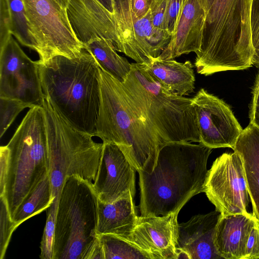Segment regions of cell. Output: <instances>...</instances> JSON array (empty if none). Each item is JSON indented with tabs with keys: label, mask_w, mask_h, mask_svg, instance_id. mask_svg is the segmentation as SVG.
I'll use <instances>...</instances> for the list:
<instances>
[{
	"label": "cell",
	"mask_w": 259,
	"mask_h": 259,
	"mask_svg": "<svg viewBox=\"0 0 259 259\" xmlns=\"http://www.w3.org/2000/svg\"><path fill=\"white\" fill-rule=\"evenodd\" d=\"M212 149L201 143H165L153 171L138 172L141 215L179 212L192 197L204 192Z\"/></svg>",
	"instance_id": "1"
},
{
	"label": "cell",
	"mask_w": 259,
	"mask_h": 259,
	"mask_svg": "<svg viewBox=\"0 0 259 259\" xmlns=\"http://www.w3.org/2000/svg\"><path fill=\"white\" fill-rule=\"evenodd\" d=\"M45 98L70 125L95 136L100 106V67L89 52L73 59L36 61Z\"/></svg>",
	"instance_id": "2"
},
{
	"label": "cell",
	"mask_w": 259,
	"mask_h": 259,
	"mask_svg": "<svg viewBox=\"0 0 259 259\" xmlns=\"http://www.w3.org/2000/svg\"><path fill=\"white\" fill-rule=\"evenodd\" d=\"M100 85L95 136L117 145L138 172L151 173L166 142L135 105L122 82L100 67Z\"/></svg>",
	"instance_id": "3"
},
{
	"label": "cell",
	"mask_w": 259,
	"mask_h": 259,
	"mask_svg": "<svg viewBox=\"0 0 259 259\" xmlns=\"http://www.w3.org/2000/svg\"><path fill=\"white\" fill-rule=\"evenodd\" d=\"M253 1L214 0L206 13L200 50L196 53L198 73L207 76L252 66Z\"/></svg>",
	"instance_id": "4"
},
{
	"label": "cell",
	"mask_w": 259,
	"mask_h": 259,
	"mask_svg": "<svg viewBox=\"0 0 259 259\" xmlns=\"http://www.w3.org/2000/svg\"><path fill=\"white\" fill-rule=\"evenodd\" d=\"M98 203L92 182L66 177L58 205L53 259H104L97 233Z\"/></svg>",
	"instance_id": "5"
},
{
	"label": "cell",
	"mask_w": 259,
	"mask_h": 259,
	"mask_svg": "<svg viewBox=\"0 0 259 259\" xmlns=\"http://www.w3.org/2000/svg\"><path fill=\"white\" fill-rule=\"evenodd\" d=\"M6 174L0 182L12 219L29 192L49 174L46 118L42 106L30 108L9 142Z\"/></svg>",
	"instance_id": "6"
},
{
	"label": "cell",
	"mask_w": 259,
	"mask_h": 259,
	"mask_svg": "<svg viewBox=\"0 0 259 259\" xmlns=\"http://www.w3.org/2000/svg\"><path fill=\"white\" fill-rule=\"evenodd\" d=\"M122 83L135 105L165 142L200 143L192 98L167 90L141 63H132Z\"/></svg>",
	"instance_id": "7"
},
{
	"label": "cell",
	"mask_w": 259,
	"mask_h": 259,
	"mask_svg": "<svg viewBox=\"0 0 259 259\" xmlns=\"http://www.w3.org/2000/svg\"><path fill=\"white\" fill-rule=\"evenodd\" d=\"M42 106L46 118L49 176L54 199L50 206L57 209L66 177L75 176L90 182L95 181L103 143H96L93 136L72 127L46 98Z\"/></svg>",
	"instance_id": "8"
},
{
	"label": "cell",
	"mask_w": 259,
	"mask_h": 259,
	"mask_svg": "<svg viewBox=\"0 0 259 259\" xmlns=\"http://www.w3.org/2000/svg\"><path fill=\"white\" fill-rule=\"evenodd\" d=\"M28 30L39 63L57 56L79 57L83 44L75 34L66 9L56 0H23Z\"/></svg>",
	"instance_id": "9"
},
{
	"label": "cell",
	"mask_w": 259,
	"mask_h": 259,
	"mask_svg": "<svg viewBox=\"0 0 259 259\" xmlns=\"http://www.w3.org/2000/svg\"><path fill=\"white\" fill-rule=\"evenodd\" d=\"M204 192L221 215L248 212L249 194L237 153H224L214 161L208 170Z\"/></svg>",
	"instance_id": "10"
},
{
	"label": "cell",
	"mask_w": 259,
	"mask_h": 259,
	"mask_svg": "<svg viewBox=\"0 0 259 259\" xmlns=\"http://www.w3.org/2000/svg\"><path fill=\"white\" fill-rule=\"evenodd\" d=\"M0 98L42 106L45 96L36 61L22 50L12 35L0 49Z\"/></svg>",
	"instance_id": "11"
},
{
	"label": "cell",
	"mask_w": 259,
	"mask_h": 259,
	"mask_svg": "<svg viewBox=\"0 0 259 259\" xmlns=\"http://www.w3.org/2000/svg\"><path fill=\"white\" fill-rule=\"evenodd\" d=\"M200 143L210 148L234 150L243 130L230 106L223 100L201 89L192 98Z\"/></svg>",
	"instance_id": "12"
},
{
	"label": "cell",
	"mask_w": 259,
	"mask_h": 259,
	"mask_svg": "<svg viewBox=\"0 0 259 259\" xmlns=\"http://www.w3.org/2000/svg\"><path fill=\"white\" fill-rule=\"evenodd\" d=\"M103 143L100 162L93 183L99 200L112 203L136 194V169L121 150L111 142Z\"/></svg>",
	"instance_id": "13"
},
{
	"label": "cell",
	"mask_w": 259,
	"mask_h": 259,
	"mask_svg": "<svg viewBox=\"0 0 259 259\" xmlns=\"http://www.w3.org/2000/svg\"><path fill=\"white\" fill-rule=\"evenodd\" d=\"M66 9L73 31L83 45L92 38L103 37L122 53L114 15L99 1L68 0Z\"/></svg>",
	"instance_id": "14"
},
{
	"label": "cell",
	"mask_w": 259,
	"mask_h": 259,
	"mask_svg": "<svg viewBox=\"0 0 259 259\" xmlns=\"http://www.w3.org/2000/svg\"><path fill=\"white\" fill-rule=\"evenodd\" d=\"M178 213L138 216L134 229L126 239L147 253L151 259H176Z\"/></svg>",
	"instance_id": "15"
},
{
	"label": "cell",
	"mask_w": 259,
	"mask_h": 259,
	"mask_svg": "<svg viewBox=\"0 0 259 259\" xmlns=\"http://www.w3.org/2000/svg\"><path fill=\"white\" fill-rule=\"evenodd\" d=\"M206 15L204 0H185L174 34L157 58L174 59L201 48Z\"/></svg>",
	"instance_id": "16"
},
{
	"label": "cell",
	"mask_w": 259,
	"mask_h": 259,
	"mask_svg": "<svg viewBox=\"0 0 259 259\" xmlns=\"http://www.w3.org/2000/svg\"><path fill=\"white\" fill-rule=\"evenodd\" d=\"M221 213L215 210L192 217L178 224L176 247L186 251L191 259H219L214 244V235Z\"/></svg>",
	"instance_id": "17"
},
{
	"label": "cell",
	"mask_w": 259,
	"mask_h": 259,
	"mask_svg": "<svg viewBox=\"0 0 259 259\" xmlns=\"http://www.w3.org/2000/svg\"><path fill=\"white\" fill-rule=\"evenodd\" d=\"M258 222L253 212L221 214L214 235V244L219 255L226 259H244L249 234Z\"/></svg>",
	"instance_id": "18"
},
{
	"label": "cell",
	"mask_w": 259,
	"mask_h": 259,
	"mask_svg": "<svg viewBox=\"0 0 259 259\" xmlns=\"http://www.w3.org/2000/svg\"><path fill=\"white\" fill-rule=\"evenodd\" d=\"M132 195L112 203L98 199L97 233L112 234L126 239L134 229L138 216Z\"/></svg>",
	"instance_id": "19"
},
{
	"label": "cell",
	"mask_w": 259,
	"mask_h": 259,
	"mask_svg": "<svg viewBox=\"0 0 259 259\" xmlns=\"http://www.w3.org/2000/svg\"><path fill=\"white\" fill-rule=\"evenodd\" d=\"M233 150L242 159L252 212L259 221V128L249 122Z\"/></svg>",
	"instance_id": "20"
},
{
	"label": "cell",
	"mask_w": 259,
	"mask_h": 259,
	"mask_svg": "<svg viewBox=\"0 0 259 259\" xmlns=\"http://www.w3.org/2000/svg\"><path fill=\"white\" fill-rule=\"evenodd\" d=\"M160 84L170 92L181 96L188 95L195 89V75L191 61L155 59L144 64Z\"/></svg>",
	"instance_id": "21"
},
{
	"label": "cell",
	"mask_w": 259,
	"mask_h": 259,
	"mask_svg": "<svg viewBox=\"0 0 259 259\" xmlns=\"http://www.w3.org/2000/svg\"><path fill=\"white\" fill-rule=\"evenodd\" d=\"M84 49L91 53L99 67L110 75L123 82L130 73L132 63L120 56L113 44L103 37H96L83 45Z\"/></svg>",
	"instance_id": "22"
},
{
	"label": "cell",
	"mask_w": 259,
	"mask_h": 259,
	"mask_svg": "<svg viewBox=\"0 0 259 259\" xmlns=\"http://www.w3.org/2000/svg\"><path fill=\"white\" fill-rule=\"evenodd\" d=\"M114 16L122 46V53L141 63L140 53L134 29L137 18L132 11L131 0H112Z\"/></svg>",
	"instance_id": "23"
},
{
	"label": "cell",
	"mask_w": 259,
	"mask_h": 259,
	"mask_svg": "<svg viewBox=\"0 0 259 259\" xmlns=\"http://www.w3.org/2000/svg\"><path fill=\"white\" fill-rule=\"evenodd\" d=\"M53 200L48 174L27 195L12 219L18 227L26 220L47 209Z\"/></svg>",
	"instance_id": "24"
},
{
	"label": "cell",
	"mask_w": 259,
	"mask_h": 259,
	"mask_svg": "<svg viewBox=\"0 0 259 259\" xmlns=\"http://www.w3.org/2000/svg\"><path fill=\"white\" fill-rule=\"evenodd\" d=\"M98 236L104 259H151L147 253L126 239L112 234Z\"/></svg>",
	"instance_id": "25"
},
{
	"label": "cell",
	"mask_w": 259,
	"mask_h": 259,
	"mask_svg": "<svg viewBox=\"0 0 259 259\" xmlns=\"http://www.w3.org/2000/svg\"><path fill=\"white\" fill-rule=\"evenodd\" d=\"M11 23V34L22 45L35 50L30 35L23 0H6Z\"/></svg>",
	"instance_id": "26"
},
{
	"label": "cell",
	"mask_w": 259,
	"mask_h": 259,
	"mask_svg": "<svg viewBox=\"0 0 259 259\" xmlns=\"http://www.w3.org/2000/svg\"><path fill=\"white\" fill-rule=\"evenodd\" d=\"M34 106L14 99L0 98V138L24 109Z\"/></svg>",
	"instance_id": "27"
},
{
	"label": "cell",
	"mask_w": 259,
	"mask_h": 259,
	"mask_svg": "<svg viewBox=\"0 0 259 259\" xmlns=\"http://www.w3.org/2000/svg\"><path fill=\"white\" fill-rule=\"evenodd\" d=\"M0 258L5 255L13 232L18 227L13 221L5 198L0 196Z\"/></svg>",
	"instance_id": "28"
},
{
	"label": "cell",
	"mask_w": 259,
	"mask_h": 259,
	"mask_svg": "<svg viewBox=\"0 0 259 259\" xmlns=\"http://www.w3.org/2000/svg\"><path fill=\"white\" fill-rule=\"evenodd\" d=\"M56 215L57 212L47 209L46 223L40 246L41 259H53Z\"/></svg>",
	"instance_id": "29"
},
{
	"label": "cell",
	"mask_w": 259,
	"mask_h": 259,
	"mask_svg": "<svg viewBox=\"0 0 259 259\" xmlns=\"http://www.w3.org/2000/svg\"><path fill=\"white\" fill-rule=\"evenodd\" d=\"M251 36L254 51L252 64L259 67V0H253L251 13Z\"/></svg>",
	"instance_id": "30"
},
{
	"label": "cell",
	"mask_w": 259,
	"mask_h": 259,
	"mask_svg": "<svg viewBox=\"0 0 259 259\" xmlns=\"http://www.w3.org/2000/svg\"><path fill=\"white\" fill-rule=\"evenodd\" d=\"M185 0H169L165 29L172 36L175 31Z\"/></svg>",
	"instance_id": "31"
},
{
	"label": "cell",
	"mask_w": 259,
	"mask_h": 259,
	"mask_svg": "<svg viewBox=\"0 0 259 259\" xmlns=\"http://www.w3.org/2000/svg\"><path fill=\"white\" fill-rule=\"evenodd\" d=\"M11 34V23L6 0H0V49L7 44Z\"/></svg>",
	"instance_id": "32"
},
{
	"label": "cell",
	"mask_w": 259,
	"mask_h": 259,
	"mask_svg": "<svg viewBox=\"0 0 259 259\" xmlns=\"http://www.w3.org/2000/svg\"><path fill=\"white\" fill-rule=\"evenodd\" d=\"M169 0H152L150 4V12L153 26L166 30L165 20Z\"/></svg>",
	"instance_id": "33"
},
{
	"label": "cell",
	"mask_w": 259,
	"mask_h": 259,
	"mask_svg": "<svg viewBox=\"0 0 259 259\" xmlns=\"http://www.w3.org/2000/svg\"><path fill=\"white\" fill-rule=\"evenodd\" d=\"M259 258V222L252 228L245 248L244 259Z\"/></svg>",
	"instance_id": "34"
},
{
	"label": "cell",
	"mask_w": 259,
	"mask_h": 259,
	"mask_svg": "<svg viewBox=\"0 0 259 259\" xmlns=\"http://www.w3.org/2000/svg\"><path fill=\"white\" fill-rule=\"evenodd\" d=\"M249 112L250 123L259 128V71L255 78Z\"/></svg>",
	"instance_id": "35"
},
{
	"label": "cell",
	"mask_w": 259,
	"mask_h": 259,
	"mask_svg": "<svg viewBox=\"0 0 259 259\" xmlns=\"http://www.w3.org/2000/svg\"><path fill=\"white\" fill-rule=\"evenodd\" d=\"M152 1L131 0L132 11L137 18H142L148 13Z\"/></svg>",
	"instance_id": "36"
},
{
	"label": "cell",
	"mask_w": 259,
	"mask_h": 259,
	"mask_svg": "<svg viewBox=\"0 0 259 259\" xmlns=\"http://www.w3.org/2000/svg\"><path fill=\"white\" fill-rule=\"evenodd\" d=\"M191 259L190 255L186 251L176 247V259Z\"/></svg>",
	"instance_id": "37"
},
{
	"label": "cell",
	"mask_w": 259,
	"mask_h": 259,
	"mask_svg": "<svg viewBox=\"0 0 259 259\" xmlns=\"http://www.w3.org/2000/svg\"><path fill=\"white\" fill-rule=\"evenodd\" d=\"M98 1H99L109 11L114 14V9L112 0Z\"/></svg>",
	"instance_id": "38"
},
{
	"label": "cell",
	"mask_w": 259,
	"mask_h": 259,
	"mask_svg": "<svg viewBox=\"0 0 259 259\" xmlns=\"http://www.w3.org/2000/svg\"><path fill=\"white\" fill-rule=\"evenodd\" d=\"M214 0H204L205 8L206 10V13L211 7Z\"/></svg>",
	"instance_id": "39"
},
{
	"label": "cell",
	"mask_w": 259,
	"mask_h": 259,
	"mask_svg": "<svg viewBox=\"0 0 259 259\" xmlns=\"http://www.w3.org/2000/svg\"><path fill=\"white\" fill-rule=\"evenodd\" d=\"M62 7L66 8L68 0H56Z\"/></svg>",
	"instance_id": "40"
}]
</instances>
